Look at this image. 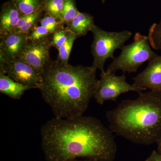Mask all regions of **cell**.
<instances>
[{
	"label": "cell",
	"mask_w": 161,
	"mask_h": 161,
	"mask_svg": "<svg viewBox=\"0 0 161 161\" xmlns=\"http://www.w3.org/2000/svg\"><path fill=\"white\" fill-rule=\"evenodd\" d=\"M40 23L41 26H44L52 34L57 31L64 28V24L60 18H55L47 14H45L40 19Z\"/></svg>",
	"instance_id": "cell-20"
},
{
	"label": "cell",
	"mask_w": 161,
	"mask_h": 161,
	"mask_svg": "<svg viewBox=\"0 0 161 161\" xmlns=\"http://www.w3.org/2000/svg\"><path fill=\"white\" fill-rule=\"evenodd\" d=\"M22 16L12 0L3 4L0 14V38L13 32Z\"/></svg>",
	"instance_id": "cell-11"
},
{
	"label": "cell",
	"mask_w": 161,
	"mask_h": 161,
	"mask_svg": "<svg viewBox=\"0 0 161 161\" xmlns=\"http://www.w3.org/2000/svg\"><path fill=\"white\" fill-rule=\"evenodd\" d=\"M158 146L157 151L161 154V136L156 142Z\"/></svg>",
	"instance_id": "cell-24"
},
{
	"label": "cell",
	"mask_w": 161,
	"mask_h": 161,
	"mask_svg": "<svg viewBox=\"0 0 161 161\" xmlns=\"http://www.w3.org/2000/svg\"><path fill=\"white\" fill-rule=\"evenodd\" d=\"M43 9L42 8L31 14L22 16L13 32L29 33L35 26H37L38 23H40L43 17Z\"/></svg>",
	"instance_id": "cell-14"
},
{
	"label": "cell",
	"mask_w": 161,
	"mask_h": 161,
	"mask_svg": "<svg viewBox=\"0 0 161 161\" xmlns=\"http://www.w3.org/2000/svg\"><path fill=\"white\" fill-rule=\"evenodd\" d=\"M66 25L65 27L69 31L75 34L77 38L80 37L91 31L95 25L94 17L89 14L79 12Z\"/></svg>",
	"instance_id": "cell-12"
},
{
	"label": "cell",
	"mask_w": 161,
	"mask_h": 161,
	"mask_svg": "<svg viewBox=\"0 0 161 161\" xmlns=\"http://www.w3.org/2000/svg\"><path fill=\"white\" fill-rule=\"evenodd\" d=\"M106 116L116 135L136 144L155 143L161 136V92H141L136 99L122 101Z\"/></svg>",
	"instance_id": "cell-3"
},
{
	"label": "cell",
	"mask_w": 161,
	"mask_h": 161,
	"mask_svg": "<svg viewBox=\"0 0 161 161\" xmlns=\"http://www.w3.org/2000/svg\"><path fill=\"white\" fill-rule=\"evenodd\" d=\"M27 34V39L30 40L46 39L50 37L53 35L48 29L42 26H35Z\"/></svg>",
	"instance_id": "cell-21"
},
{
	"label": "cell",
	"mask_w": 161,
	"mask_h": 161,
	"mask_svg": "<svg viewBox=\"0 0 161 161\" xmlns=\"http://www.w3.org/2000/svg\"><path fill=\"white\" fill-rule=\"evenodd\" d=\"M145 161H161V154L156 150H153Z\"/></svg>",
	"instance_id": "cell-23"
},
{
	"label": "cell",
	"mask_w": 161,
	"mask_h": 161,
	"mask_svg": "<svg viewBox=\"0 0 161 161\" xmlns=\"http://www.w3.org/2000/svg\"><path fill=\"white\" fill-rule=\"evenodd\" d=\"M132 80L134 86L144 90L161 92V56L149 61L147 68Z\"/></svg>",
	"instance_id": "cell-9"
},
{
	"label": "cell",
	"mask_w": 161,
	"mask_h": 161,
	"mask_svg": "<svg viewBox=\"0 0 161 161\" xmlns=\"http://www.w3.org/2000/svg\"><path fill=\"white\" fill-rule=\"evenodd\" d=\"M51 38L28 40L18 58L28 64L42 75L44 68L50 60L49 51L52 46Z\"/></svg>",
	"instance_id": "cell-8"
},
{
	"label": "cell",
	"mask_w": 161,
	"mask_h": 161,
	"mask_svg": "<svg viewBox=\"0 0 161 161\" xmlns=\"http://www.w3.org/2000/svg\"><path fill=\"white\" fill-rule=\"evenodd\" d=\"M40 136L47 161H66L79 158L114 161L117 152L111 130L93 116L54 117L42 125Z\"/></svg>",
	"instance_id": "cell-1"
},
{
	"label": "cell",
	"mask_w": 161,
	"mask_h": 161,
	"mask_svg": "<svg viewBox=\"0 0 161 161\" xmlns=\"http://www.w3.org/2000/svg\"><path fill=\"white\" fill-rule=\"evenodd\" d=\"M100 79L94 98L99 104H103L107 101H115L121 94L129 92L139 94L145 91L143 89L127 82L126 76H117L115 73H107L100 75Z\"/></svg>",
	"instance_id": "cell-7"
},
{
	"label": "cell",
	"mask_w": 161,
	"mask_h": 161,
	"mask_svg": "<svg viewBox=\"0 0 161 161\" xmlns=\"http://www.w3.org/2000/svg\"><path fill=\"white\" fill-rule=\"evenodd\" d=\"M96 70L92 66L66 65L50 59L42 72L38 89L55 117L83 115L98 88Z\"/></svg>",
	"instance_id": "cell-2"
},
{
	"label": "cell",
	"mask_w": 161,
	"mask_h": 161,
	"mask_svg": "<svg viewBox=\"0 0 161 161\" xmlns=\"http://www.w3.org/2000/svg\"><path fill=\"white\" fill-rule=\"evenodd\" d=\"M65 0H44L43 11L55 18H60Z\"/></svg>",
	"instance_id": "cell-17"
},
{
	"label": "cell",
	"mask_w": 161,
	"mask_h": 161,
	"mask_svg": "<svg viewBox=\"0 0 161 161\" xmlns=\"http://www.w3.org/2000/svg\"><path fill=\"white\" fill-rule=\"evenodd\" d=\"M31 89L29 87L16 82L0 71V92L16 100L21 98L25 92Z\"/></svg>",
	"instance_id": "cell-13"
},
{
	"label": "cell",
	"mask_w": 161,
	"mask_h": 161,
	"mask_svg": "<svg viewBox=\"0 0 161 161\" xmlns=\"http://www.w3.org/2000/svg\"><path fill=\"white\" fill-rule=\"evenodd\" d=\"M79 11L76 8L75 0H65L60 19L64 25L69 23L78 14Z\"/></svg>",
	"instance_id": "cell-19"
},
{
	"label": "cell",
	"mask_w": 161,
	"mask_h": 161,
	"mask_svg": "<svg viewBox=\"0 0 161 161\" xmlns=\"http://www.w3.org/2000/svg\"><path fill=\"white\" fill-rule=\"evenodd\" d=\"M66 161H95L93 160L90 159H85L83 160H79L78 158L70 159Z\"/></svg>",
	"instance_id": "cell-25"
},
{
	"label": "cell",
	"mask_w": 161,
	"mask_h": 161,
	"mask_svg": "<svg viewBox=\"0 0 161 161\" xmlns=\"http://www.w3.org/2000/svg\"><path fill=\"white\" fill-rule=\"evenodd\" d=\"M22 15L31 14L43 8L44 0H12Z\"/></svg>",
	"instance_id": "cell-15"
},
{
	"label": "cell",
	"mask_w": 161,
	"mask_h": 161,
	"mask_svg": "<svg viewBox=\"0 0 161 161\" xmlns=\"http://www.w3.org/2000/svg\"><path fill=\"white\" fill-rule=\"evenodd\" d=\"M0 71L16 82L39 89L42 81V75L28 64L19 58L11 59L0 50Z\"/></svg>",
	"instance_id": "cell-6"
},
{
	"label": "cell",
	"mask_w": 161,
	"mask_h": 161,
	"mask_svg": "<svg viewBox=\"0 0 161 161\" xmlns=\"http://www.w3.org/2000/svg\"><path fill=\"white\" fill-rule=\"evenodd\" d=\"M77 37L71 32H69L65 43L58 49V54L57 60L64 64L68 65V60L74 42Z\"/></svg>",
	"instance_id": "cell-16"
},
{
	"label": "cell",
	"mask_w": 161,
	"mask_h": 161,
	"mask_svg": "<svg viewBox=\"0 0 161 161\" xmlns=\"http://www.w3.org/2000/svg\"><path fill=\"white\" fill-rule=\"evenodd\" d=\"M27 35L25 33L14 32L1 38L0 50L8 58H18L28 41Z\"/></svg>",
	"instance_id": "cell-10"
},
{
	"label": "cell",
	"mask_w": 161,
	"mask_h": 161,
	"mask_svg": "<svg viewBox=\"0 0 161 161\" xmlns=\"http://www.w3.org/2000/svg\"><path fill=\"white\" fill-rule=\"evenodd\" d=\"M148 38L153 49L161 50V19L158 23H153L150 26Z\"/></svg>",
	"instance_id": "cell-18"
},
{
	"label": "cell",
	"mask_w": 161,
	"mask_h": 161,
	"mask_svg": "<svg viewBox=\"0 0 161 161\" xmlns=\"http://www.w3.org/2000/svg\"><path fill=\"white\" fill-rule=\"evenodd\" d=\"M120 54L115 58L106 72L115 73L119 70L124 74L135 73L145 62L150 61L157 56L151 48L148 37L136 33L134 41L129 45L123 46Z\"/></svg>",
	"instance_id": "cell-4"
},
{
	"label": "cell",
	"mask_w": 161,
	"mask_h": 161,
	"mask_svg": "<svg viewBox=\"0 0 161 161\" xmlns=\"http://www.w3.org/2000/svg\"><path fill=\"white\" fill-rule=\"evenodd\" d=\"M94 40L91 46L92 53L94 58L92 67L101 71L100 75L105 74L104 64L108 58L114 59V52L121 49L124 44L132 36L131 31H107L94 25L91 31Z\"/></svg>",
	"instance_id": "cell-5"
},
{
	"label": "cell",
	"mask_w": 161,
	"mask_h": 161,
	"mask_svg": "<svg viewBox=\"0 0 161 161\" xmlns=\"http://www.w3.org/2000/svg\"><path fill=\"white\" fill-rule=\"evenodd\" d=\"M69 32V31L66 29V27H64L53 34L51 38L52 46L58 50L59 49L66 41Z\"/></svg>",
	"instance_id": "cell-22"
}]
</instances>
